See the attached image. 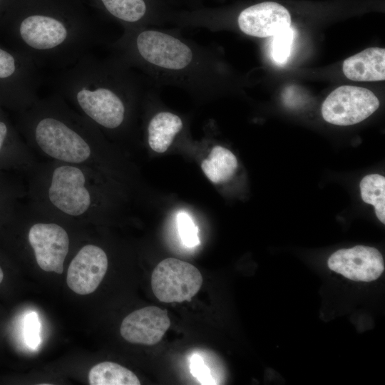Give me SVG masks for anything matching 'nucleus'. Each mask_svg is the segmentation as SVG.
<instances>
[{
    "mask_svg": "<svg viewBox=\"0 0 385 385\" xmlns=\"http://www.w3.org/2000/svg\"><path fill=\"white\" fill-rule=\"evenodd\" d=\"M5 279V272L4 270L0 263V285H1Z\"/></svg>",
    "mask_w": 385,
    "mask_h": 385,
    "instance_id": "a878e982",
    "label": "nucleus"
},
{
    "mask_svg": "<svg viewBox=\"0 0 385 385\" xmlns=\"http://www.w3.org/2000/svg\"><path fill=\"white\" fill-rule=\"evenodd\" d=\"M111 53L160 88L171 86L197 98H211L227 86L226 68L210 46L178 29L144 26L124 29L110 43Z\"/></svg>",
    "mask_w": 385,
    "mask_h": 385,
    "instance_id": "f257e3e1",
    "label": "nucleus"
},
{
    "mask_svg": "<svg viewBox=\"0 0 385 385\" xmlns=\"http://www.w3.org/2000/svg\"><path fill=\"white\" fill-rule=\"evenodd\" d=\"M101 175L85 166L38 160L26 175V201L66 222H90L104 211Z\"/></svg>",
    "mask_w": 385,
    "mask_h": 385,
    "instance_id": "39448f33",
    "label": "nucleus"
},
{
    "mask_svg": "<svg viewBox=\"0 0 385 385\" xmlns=\"http://www.w3.org/2000/svg\"><path fill=\"white\" fill-rule=\"evenodd\" d=\"M294 32L291 26L282 30L274 36L272 44V56L279 63H286L290 55Z\"/></svg>",
    "mask_w": 385,
    "mask_h": 385,
    "instance_id": "412c9836",
    "label": "nucleus"
},
{
    "mask_svg": "<svg viewBox=\"0 0 385 385\" xmlns=\"http://www.w3.org/2000/svg\"><path fill=\"white\" fill-rule=\"evenodd\" d=\"M170 326L167 310L149 306L127 315L122 321L120 332L130 343L154 345L162 339Z\"/></svg>",
    "mask_w": 385,
    "mask_h": 385,
    "instance_id": "ddd939ff",
    "label": "nucleus"
},
{
    "mask_svg": "<svg viewBox=\"0 0 385 385\" xmlns=\"http://www.w3.org/2000/svg\"><path fill=\"white\" fill-rule=\"evenodd\" d=\"M91 385H140L137 376L114 362L103 361L93 366L88 374Z\"/></svg>",
    "mask_w": 385,
    "mask_h": 385,
    "instance_id": "6ab92c4d",
    "label": "nucleus"
},
{
    "mask_svg": "<svg viewBox=\"0 0 385 385\" xmlns=\"http://www.w3.org/2000/svg\"><path fill=\"white\" fill-rule=\"evenodd\" d=\"M38 161L20 133L0 113V171L26 176Z\"/></svg>",
    "mask_w": 385,
    "mask_h": 385,
    "instance_id": "4468645a",
    "label": "nucleus"
},
{
    "mask_svg": "<svg viewBox=\"0 0 385 385\" xmlns=\"http://www.w3.org/2000/svg\"><path fill=\"white\" fill-rule=\"evenodd\" d=\"M203 14L233 17V21L243 34L257 38L274 36L282 30L291 26V15L281 4L264 1L250 4L237 11L230 8L197 6Z\"/></svg>",
    "mask_w": 385,
    "mask_h": 385,
    "instance_id": "0eeeda50",
    "label": "nucleus"
},
{
    "mask_svg": "<svg viewBox=\"0 0 385 385\" xmlns=\"http://www.w3.org/2000/svg\"><path fill=\"white\" fill-rule=\"evenodd\" d=\"M26 189L13 173L0 171V235L26 200Z\"/></svg>",
    "mask_w": 385,
    "mask_h": 385,
    "instance_id": "f3484780",
    "label": "nucleus"
},
{
    "mask_svg": "<svg viewBox=\"0 0 385 385\" xmlns=\"http://www.w3.org/2000/svg\"><path fill=\"white\" fill-rule=\"evenodd\" d=\"M59 71L56 93L101 132L124 130L153 85L113 53L98 57L89 53Z\"/></svg>",
    "mask_w": 385,
    "mask_h": 385,
    "instance_id": "f03ea898",
    "label": "nucleus"
},
{
    "mask_svg": "<svg viewBox=\"0 0 385 385\" xmlns=\"http://www.w3.org/2000/svg\"><path fill=\"white\" fill-rule=\"evenodd\" d=\"M39 323L35 313L27 316L25 326V336L27 344L35 347L39 342Z\"/></svg>",
    "mask_w": 385,
    "mask_h": 385,
    "instance_id": "b1692460",
    "label": "nucleus"
},
{
    "mask_svg": "<svg viewBox=\"0 0 385 385\" xmlns=\"http://www.w3.org/2000/svg\"><path fill=\"white\" fill-rule=\"evenodd\" d=\"M364 202L374 205L377 218L385 223V178L379 174L366 175L360 182Z\"/></svg>",
    "mask_w": 385,
    "mask_h": 385,
    "instance_id": "aec40b11",
    "label": "nucleus"
},
{
    "mask_svg": "<svg viewBox=\"0 0 385 385\" xmlns=\"http://www.w3.org/2000/svg\"><path fill=\"white\" fill-rule=\"evenodd\" d=\"M202 282L197 267L173 257L160 262L151 275L153 292L165 303L190 302L200 290Z\"/></svg>",
    "mask_w": 385,
    "mask_h": 385,
    "instance_id": "6e6552de",
    "label": "nucleus"
},
{
    "mask_svg": "<svg viewBox=\"0 0 385 385\" xmlns=\"http://www.w3.org/2000/svg\"><path fill=\"white\" fill-rule=\"evenodd\" d=\"M173 6L179 7L183 4V0H166Z\"/></svg>",
    "mask_w": 385,
    "mask_h": 385,
    "instance_id": "393cba45",
    "label": "nucleus"
},
{
    "mask_svg": "<svg viewBox=\"0 0 385 385\" xmlns=\"http://www.w3.org/2000/svg\"><path fill=\"white\" fill-rule=\"evenodd\" d=\"M11 19L21 53L37 68H66L101 41L80 0H11Z\"/></svg>",
    "mask_w": 385,
    "mask_h": 385,
    "instance_id": "7ed1b4c3",
    "label": "nucleus"
},
{
    "mask_svg": "<svg viewBox=\"0 0 385 385\" xmlns=\"http://www.w3.org/2000/svg\"><path fill=\"white\" fill-rule=\"evenodd\" d=\"M327 265L331 270L354 281H374L384 270V259L379 251L363 245L336 251L329 257Z\"/></svg>",
    "mask_w": 385,
    "mask_h": 385,
    "instance_id": "f8f14e48",
    "label": "nucleus"
},
{
    "mask_svg": "<svg viewBox=\"0 0 385 385\" xmlns=\"http://www.w3.org/2000/svg\"><path fill=\"white\" fill-rule=\"evenodd\" d=\"M237 165V158L230 150L216 145L212 148L208 157L202 160L201 168L212 183L220 184L233 177Z\"/></svg>",
    "mask_w": 385,
    "mask_h": 385,
    "instance_id": "a211bd4d",
    "label": "nucleus"
},
{
    "mask_svg": "<svg viewBox=\"0 0 385 385\" xmlns=\"http://www.w3.org/2000/svg\"><path fill=\"white\" fill-rule=\"evenodd\" d=\"M379 106L377 97L369 89L342 86L326 98L322 106V114L331 124L349 125L365 120Z\"/></svg>",
    "mask_w": 385,
    "mask_h": 385,
    "instance_id": "9d476101",
    "label": "nucleus"
},
{
    "mask_svg": "<svg viewBox=\"0 0 385 385\" xmlns=\"http://www.w3.org/2000/svg\"><path fill=\"white\" fill-rule=\"evenodd\" d=\"M345 76L355 81H380L385 79V49L368 48L344 60Z\"/></svg>",
    "mask_w": 385,
    "mask_h": 385,
    "instance_id": "2eb2a0df",
    "label": "nucleus"
},
{
    "mask_svg": "<svg viewBox=\"0 0 385 385\" xmlns=\"http://www.w3.org/2000/svg\"><path fill=\"white\" fill-rule=\"evenodd\" d=\"M20 211L29 226L17 212L16 217L25 226V238L38 267L46 272L62 274L71 241L63 225L66 221L37 209L26 200Z\"/></svg>",
    "mask_w": 385,
    "mask_h": 385,
    "instance_id": "423d86ee",
    "label": "nucleus"
},
{
    "mask_svg": "<svg viewBox=\"0 0 385 385\" xmlns=\"http://www.w3.org/2000/svg\"><path fill=\"white\" fill-rule=\"evenodd\" d=\"M177 225L179 235L184 245L192 247L200 244L198 228L187 213L180 212L178 214Z\"/></svg>",
    "mask_w": 385,
    "mask_h": 385,
    "instance_id": "4be33fe9",
    "label": "nucleus"
},
{
    "mask_svg": "<svg viewBox=\"0 0 385 385\" xmlns=\"http://www.w3.org/2000/svg\"><path fill=\"white\" fill-rule=\"evenodd\" d=\"M20 113V134L36 157L101 172L106 167L102 132L56 93Z\"/></svg>",
    "mask_w": 385,
    "mask_h": 385,
    "instance_id": "20e7f679",
    "label": "nucleus"
},
{
    "mask_svg": "<svg viewBox=\"0 0 385 385\" xmlns=\"http://www.w3.org/2000/svg\"><path fill=\"white\" fill-rule=\"evenodd\" d=\"M105 17L124 29L144 26L162 27L175 8L166 0H87Z\"/></svg>",
    "mask_w": 385,
    "mask_h": 385,
    "instance_id": "1a4fd4ad",
    "label": "nucleus"
},
{
    "mask_svg": "<svg viewBox=\"0 0 385 385\" xmlns=\"http://www.w3.org/2000/svg\"><path fill=\"white\" fill-rule=\"evenodd\" d=\"M192 374L204 384H217V381L210 374V369L205 364L202 358L198 354H194L190 360Z\"/></svg>",
    "mask_w": 385,
    "mask_h": 385,
    "instance_id": "5701e85b",
    "label": "nucleus"
},
{
    "mask_svg": "<svg viewBox=\"0 0 385 385\" xmlns=\"http://www.w3.org/2000/svg\"><path fill=\"white\" fill-rule=\"evenodd\" d=\"M182 118L169 111H158L148 120V143L157 153L165 152L183 129Z\"/></svg>",
    "mask_w": 385,
    "mask_h": 385,
    "instance_id": "dca6fc26",
    "label": "nucleus"
},
{
    "mask_svg": "<svg viewBox=\"0 0 385 385\" xmlns=\"http://www.w3.org/2000/svg\"><path fill=\"white\" fill-rule=\"evenodd\" d=\"M108 266V257L103 249L94 244L84 245L69 264L66 283L75 293L89 294L103 280Z\"/></svg>",
    "mask_w": 385,
    "mask_h": 385,
    "instance_id": "9b49d317",
    "label": "nucleus"
}]
</instances>
